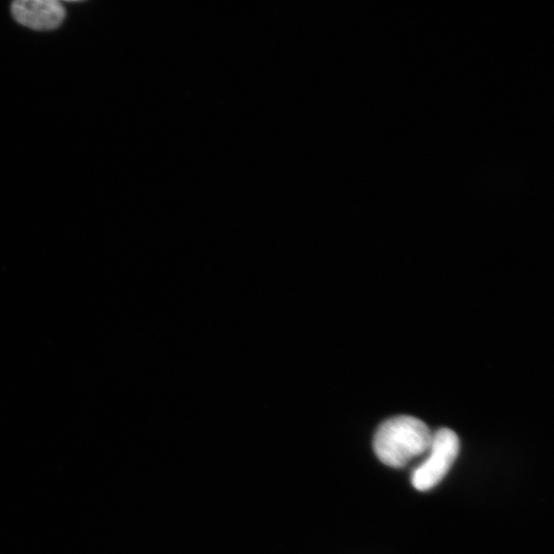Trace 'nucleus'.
Masks as SVG:
<instances>
[{"mask_svg": "<svg viewBox=\"0 0 554 554\" xmlns=\"http://www.w3.org/2000/svg\"><path fill=\"white\" fill-rule=\"evenodd\" d=\"M432 433L428 426L411 416L393 417L383 422L374 438V450L381 462L400 468L428 452Z\"/></svg>", "mask_w": 554, "mask_h": 554, "instance_id": "obj_1", "label": "nucleus"}, {"mask_svg": "<svg viewBox=\"0 0 554 554\" xmlns=\"http://www.w3.org/2000/svg\"><path fill=\"white\" fill-rule=\"evenodd\" d=\"M460 450L458 435L449 428L432 433L429 455L414 470L412 485L418 491H429L439 485L447 476Z\"/></svg>", "mask_w": 554, "mask_h": 554, "instance_id": "obj_2", "label": "nucleus"}, {"mask_svg": "<svg viewBox=\"0 0 554 554\" xmlns=\"http://www.w3.org/2000/svg\"><path fill=\"white\" fill-rule=\"evenodd\" d=\"M12 15L27 28L52 31L62 25L66 10L58 0H17L12 4Z\"/></svg>", "mask_w": 554, "mask_h": 554, "instance_id": "obj_3", "label": "nucleus"}]
</instances>
